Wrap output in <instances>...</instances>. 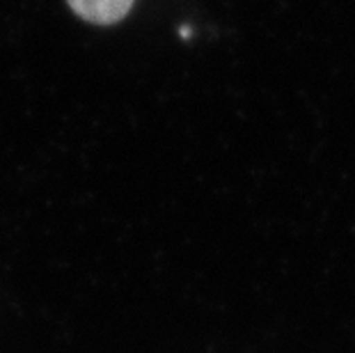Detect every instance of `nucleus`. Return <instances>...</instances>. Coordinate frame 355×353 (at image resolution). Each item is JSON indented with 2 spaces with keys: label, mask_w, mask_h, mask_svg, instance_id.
<instances>
[{
  "label": "nucleus",
  "mask_w": 355,
  "mask_h": 353,
  "mask_svg": "<svg viewBox=\"0 0 355 353\" xmlns=\"http://www.w3.org/2000/svg\"><path fill=\"white\" fill-rule=\"evenodd\" d=\"M135 0H67L71 12L87 24L115 26L128 17Z\"/></svg>",
  "instance_id": "f257e3e1"
}]
</instances>
